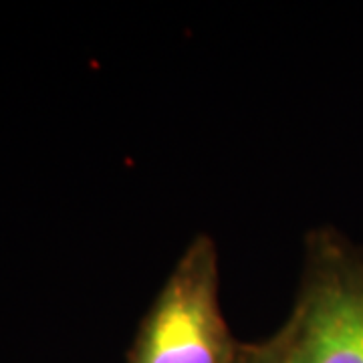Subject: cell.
<instances>
[{
	"label": "cell",
	"instance_id": "obj_1",
	"mask_svg": "<svg viewBox=\"0 0 363 363\" xmlns=\"http://www.w3.org/2000/svg\"><path fill=\"white\" fill-rule=\"evenodd\" d=\"M242 351L222 317L214 242L198 236L162 286L128 363H238Z\"/></svg>",
	"mask_w": 363,
	"mask_h": 363
},
{
	"label": "cell",
	"instance_id": "obj_2",
	"mask_svg": "<svg viewBox=\"0 0 363 363\" xmlns=\"http://www.w3.org/2000/svg\"><path fill=\"white\" fill-rule=\"evenodd\" d=\"M274 363H363V262L317 252L285 329L267 343Z\"/></svg>",
	"mask_w": 363,
	"mask_h": 363
},
{
	"label": "cell",
	"instance_id": "obj_3",
	"mask_svg": "<svg viewBox=\"0 0 363 363\" xmlns=\"http://www.w3.org/2000/svg\"><path fill=\"white\" fill-rule=\"evenodd\" d=\"M238 363H274L272 362L271 351L267 345H260V347H247L240 355V362Z\"/></svg>",
	"mask_w": 363,
	"mask_h": 363
}]
</instances>
